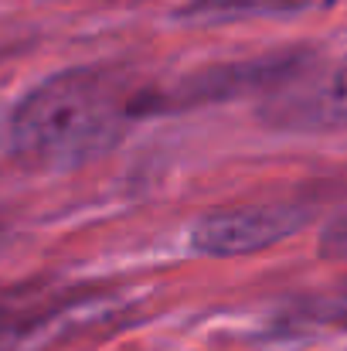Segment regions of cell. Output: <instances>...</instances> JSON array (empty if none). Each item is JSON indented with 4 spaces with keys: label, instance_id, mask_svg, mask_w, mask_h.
<instances>
[{
    "label": "cell",
    "instance_id": "obj_1",
    "mask_svg": "<svg viewBox=\"0 0 347 351\" xmlns=\"http://www.w3.org/2000/svg\"><path fill=\"white\" fill-rule=\"evenodd\" d=\"M146 86L123 72L79 65L38 82L10 113V150L34 171H72L106 154L136 117Z\"/></svg>",
    "mask_w": 347,
    "mask_h": 351
},
{
    "label": "cell",
    "instance_id": "obj_2",
    "mask_svg": "<svg viewBox=\"0 0 347 351\" xmlns=\"http://www.w3.org/2000/svg\"><path fill=\"white\" fill-rule=\"evenodd\" d=\"M317 212V195L266 198L218 208L194 222L191 249L201 256H248L300 232Z\"/></svg>",
    "mask_w": 347,
    "mask_h": 351
},
{
    "label": "cell",
    "instance_id": "obj_3",
    "mask_svg": "<svg viewBox=\"0 0 347 351\" xmlns=\"http://www.w3.org/2000/svg\"><path fill=\"white\" fill-rule=\"evenodd\" d=\"M262 119H269L279 130L296 133H324V130H344L347 126V58L327 69H303L296 79H290L272 103L266 106Z\"/></svg>",
    "mask_w": 347,
    "mask_h": 351
},
{
    "label": "cell",
    "instance_id": "obj_4",
    "mask_svg": "<svg viewBox=\"0 0 347 351\" xmlns=\"http://www.w3.org/2000/svg\"><path fill=\"white\" fill-rule=\"evenodd\" d=\"M86 293V287H65L51 280L0 287V351H17L62 314L79 307Z\"/></svg>",
    "mask_w": 347,
    "mask_h": 351
},
{
    "label": "cell",
    "instance_id": "obj_5",
    "mask_svg": "<svg viewBox=\"0 0 347 351\" xmlns=\"http://www.w3.org/2000/svg\"><path fill=\"white\" fill-rule=\"evenodd\" d=\"M283 328H347V273L337 276L331 287L307 293L290 304Z\"/></svg>",
    "mask_w": 347,
    "mask_h": 351
},
{
    "label": "cell",
    "instance_id": "obj_6",
    "mask_svg": "<svg viewBox=\"0 0 347 351\" xmlns=\"http://www.w3.org/2000/svg\"><path fill=\"white\" fill-rule=\"evenodd\" d=\"M331 0H191L181 14L184 17H205V21H225V17H283V14H303L313 7H327Z\"/></svg>",
    "mask_w": 347,
    "mask_h": 351
},
{
    "label": "cell",
    "instance_id": "obj_7",
    "mask_svg": "<svg viewBox=\"0 0 347 351\" xmlns=\"http://www.w3.org/2000/svg\"><path fill=\"white\" fill-rule=\"evenodd\" d=\"M320 256L327 259H347V208L327 222L320 232Z\"/></svg>",
    "mask_w": 347,
    "mask_h": 351
}]
</instances>
